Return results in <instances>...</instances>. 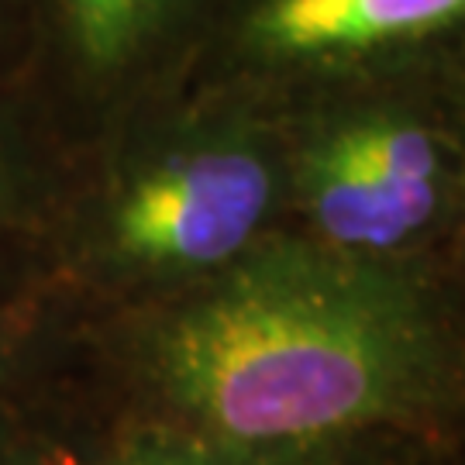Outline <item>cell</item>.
<instances>
[{"label": "cell", "mask_w": 465, "mask_h": 465, "mask_svg": "<svg viewBox=\"0 0 465 465\" xmlns=\"http://www.w3.org/2000/svg\"><path fill=\"white\" fill-rule=\"evenodd\" d=\"M441 338L414 282L317 238H262L128 334L152 420L252 445H338L414 411Z\"/></svg>", "instance_id": "6da1fadb"}, {"label": "cell", "mask_w": 465, "mask_h": 465, "mask_svg": "<svg viewBox=\"0 0 465 465\" xmlns=\"http://www.w3.org/2000/svg\"><path fill=\"white\" fill-rule=\"evenodd\" d=\"M80 465H351L349 441L338 445H286L252 449L203 434L145 420L132 431L114 434L107 445L86 449Z\"/></svg>", "instance_id": "5b68a950"}, {"label": "cell", "mask_w": 465, "mask_h": 465, "mask_svg": "<svg viewBox=\"0 0 465 465\" xmlns=\"http://www.w3.org/2000/svg\"><path fill=\"white\" fill-rule=\"evenodd\" d=\"M84 55L100 69L121 66L149 38L176 0H66Z\"/></svg>", "instance_id": "8992f818"}, {"label": "cell", "mask_w": 465, "mask_h": 465, "mask_svg": "<svg viewBox=\"0 0 465 465\" xmlns=\"http://www.w3.org/2000/svg\"><path fill=\"white\" fill-rule=\"evenodd\" d=\"M286 190L249 128L176 134L121 155L76 228V266L111 286H190L266 238Z\"/></svg>", "instance_id": "7a4b0ae2"}, {"label": "cell", "mask_w": 465, "mask_h": 465, "mask_svg": "<svg viewBox=\"0 0 465 465\" xmlns=\"http://www.w3.org/2000/svg\"><path fill=\"white\" fill-rule=\"evenodd\" d=\"M52 328L49 303L42 297H21L0 303V403L11 397L17 382L25 380L28 366Z\"/></svg>", "instance_id": "52a82bcc"}, {"label": "cell", "mask_w": 465, "mask_h": 465, "mask_svg": "<svg viewBox=\"0 0 465 465\" xmlns=\"http://www.w3.org/2000/svg\"><path fill=\"white\" fill-rule=\"evenodd\" d=\"M286 190L311 238L380 259L438 217L445 166L438 138L417 117L359 111L300 142L286 163Z\"/></svg>", "instance_id": "3957f363"}, {"label": "cell", "mask_w": 465, "mask_h": 465, "mask_svg": "<svg viewBox=\"0 0 465 465\" xmlns=\"http://www.w3.org/2000/svg\"><path fill=\"white\" fill-rule=\"evenodd\" d=\"M25 203V176L11 149H0V232L11 224Z\"/></svg>", "instance_id": "9c48e42d"}, {"label": "cell", "mask_w": 465, "mask_h": 465, "mask_svg": "<svg viewBox=\"0 0 465 465\" xmlns=\"http://www.w3.org/2000/svg\"><path fill=\"white\" fill-rule=\"evenodd\" d=\"M80 445L0 403V465H80Z\"/></svg>", "instance_id": "ba28073f"}, {"label": "cell", "mask_w": 465, "mask_h": 465, "mask_svg": "<svg viewBox=\"0 0 465 465\" xmlns=\"http://www.w3.org/2000/svg\"><path fill=\"white\" fill-rule=\"evenodd\" d=\"M465 25V0H259L245 38L276 63L351 59Z\"/></svg>", "instance_id": "277c9868"}]
</instances>
